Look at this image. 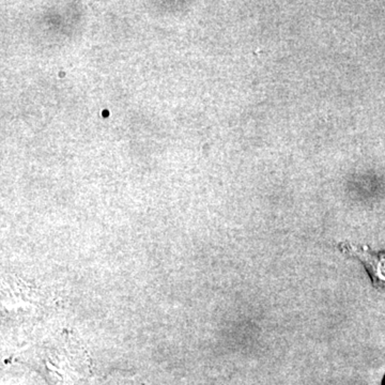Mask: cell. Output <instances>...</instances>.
<instances>
[{
    "instance_id": "7a4b0ae2",
    "label": "cell",
    "mask_w": 385,
    "mask_h": 385,
    "mask_svg": "<svg viewBox=\"0 0 385 385\" xmlns=\"http://www.w3.org/2000/svg\"><path fill=\"white\" fill-rule=\"evenodd\" d=\"M383 385H385V378H384V381H383Z\"/></svg>"
},
{
    "instance_id": "6da1fadb",
    "label": "cell",
    "mask_w": 385,
    "mask_h": 385,
    "mask_svg": "<svg viewBox=\"0 0 385 385\" xmlns=\"http://www.w3.org/2000/svg\"><path fill=\"white\" fill-rule=\"evenodd\" d=\"M342 250L359 259L369 274L374 287L385 290V252H374L368 247L351 244H344Z\"/></svg>"
}]
</instances>
